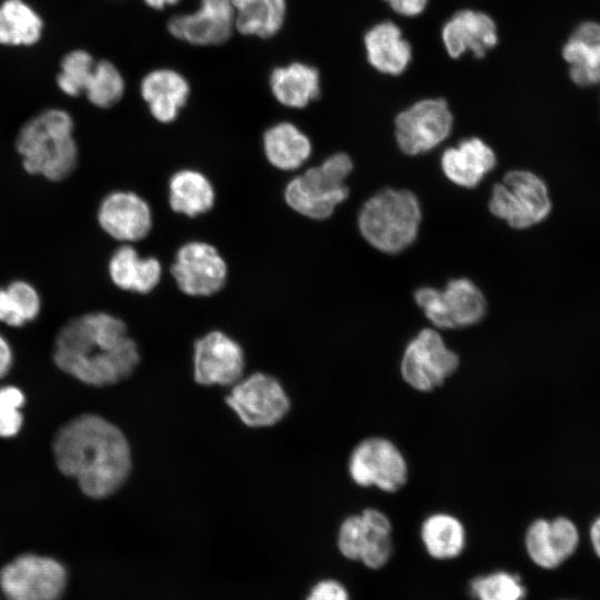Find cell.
<instances>
[{"label": "cell", "instance_id": "6da1fadb", "mask_svg": "<svg viewBox=\"0 0 600 600\" xmlns=\"http://www.w3.org/2000/svg\"><path fill=\"white\" fill-rule=\"evenodd\" d=\"M53 359L62 371L81 382L104 387L129 377L140 354L120 318L91 312L72 318L59 330Z\"/></svg>", "mask_w": 600, "mask_h": 600}, {"label": "cell", "instance_id": "7a4b0ae2", "mask_svg": "<svg viewBox=\"0 0 600 600\" xmlns=\"http://www.w3.org/2000/svg\"><path fill=\"white\" fill-rule=\"evenodd\" d=\"M52 449L59 470L74 478L82 492L94 499L116 492L131 469L126 437L96 414H82L63 424Z\"/></svg>", "mask_w": 600, "mask_h": 600}, {"label": "cell", "instance_id": "3957f363", "mask_svg": "<svg viewBox=\"0 0 600 600\" xmlns=\"http://www.w3.org/2000/svg\"><path fill=\"white\" fill-rule=\"evenodd\" d=\"M73 129L72 117L61 109H48L28 120L16 139L23 170L53 182L68 178L79 160Z\"/></svg>", "mask_w": 600, "mask_h": 600}, {"label": "cell", "instance_id": "277c9868", "mask_svg": "<svg viewBox=\"0 0 600 600\" xmlns=\"http://www.w3.org/2000/svg\"><path fill=\"white\" fill-rule=\"evenodd\" d=\"M421 218V206L414 193L387 188L363 203L358 214V228L371 247L396 254L416 241Z\"/></svg>", "mask_w": 600, "mask_h": 600}, {"label": "cell", "instance_id": "5b68a950", "mask_svg": "<svg viewBox=\"0 0 600 600\" xmlns=\"http://www.w3.org/2000/svg\"><path fill=\"white\" fill-rule=\"evenodd\" d=\"M352 169L349 154L333 153L321 164L292 178L284 188V200L293 211L309 219H327L349 197L346 181Z\"/></svg>", "mask_w": 600, "mask_h": 600}, {"label": "cell", "instance_id": "8992f818", "mask_svg": "<svg viewBox=\"0 0 600 600\" xmlns=\"http://www.w3.org/2000/svg\"><path fill=\"white\" fill-rule=\"evenodd\" d=\"M488 207L494 217L522 230L544 221L551 213L552 201L542 178L530 170L514 169L493 186Z\"/></svg>", "mask_w": 600, "mask_h": 600}, {"label": "cell", "instance_id": "52a82bcc", "mask_svg": "<svg viewBox=\"0 0 600 600\" xmlns=\"http://www.w3.org/2000/svg\"><path fill=\"white\" fill-rule=\"evenodd\" d=\"M459 367V354L431 328L420 330L407 343L400 360L403 381L419 392H431L443 386Z\"/></svg>", "mask_w": 600, "mask_h": 600}, {"label": "cell", "instance_id": "ba28073f", "mask_svg": "<svg viewBox=\"0 0 600 600\" xmlns=\"http://www.w3.org/2000/svg\"><path fill=\"white\" fill-rule=\"evenodd\" d=\"M348 473L356 486L376 487L387 493L400 491L409 480L402 451L380 436L367 437L354 446L348 459Z\"/></svg>", "mask_w": 600, "mask_h": 600}, {"label": "cell", "instance_id": "9c48e42d", "mask_svg": "<svg viewBox=\"0 0 600 600\" xmlns=\"http://www.w3.org/2000/svg\"><path fill=\"white\" fill-rule=\"evenodd\" d=\"M67 582V569L50 557L26 553L0 569L6 600H60Z\"/></svg>", "mask_w": 600, "mask_h": 600}, {"label": "cell", "instance_id": "30bf717a", "mask_svg": "<svg viewBox=\"0 0 600 600\" xmlns=\"http://www.w3.org/2000/svg\"><path fill=\"white\" fill-rule=\"evenodd\" d=\"M452 127L453 116L443 99H423L396 117L394 137L403 153L418 156L441 144Z\"/></svg>", "mask_w": 600, "mask_h": 600}, {"label": "cell", "instance_id": "8fae6325", "mask_svg": "<svg viewBox=\"0 0 600 600\" xmlns=\"http://www.w3.org/2000/svg\"><path fill=\"white\" fill-rule=\"evenodd\" d=\"M171 274L184 294L210 297L224 287L228 264L213 244L192 240L178 249Z\"/></svg>", "mask_w": 600, "mask_h": 600}, {"label": "cell", "instance_id": "7c38bea8", "mask_svg": "<svg viewBox=\"0 0 600 600\" xmlns=\"http://www.w3.org/2000/svg\"><path fill=\"white\" fill-rule=\"evenodd\" d=\"M228 406L248 427H270L290 409V400L278 380L254 373L237 383L226 398Z\"/></svg>", "mask_w": 600, "mask_h": 600}, {"label": "cell", "instance_id": "4fadbf2b", "mask_svg": "<svg viewBox=\"0 0 600 600\" xmlns=\"http://www.w3.org/2000/svg\"><path fill=\"white\" fill-rule=\"evenodd\" d=\"M244 367L241 346L222 331H210L194 343V380L203 386L236 382Z\"/></svg>", "mask_w": 600, "mask_h": 600}, {"label": "cell", "instance_id": "5bb4252c", "mask_svg": "<svg viewBox=\"0 0 600 600\" xmlns=\"http://www.w3.org/2000/svg\"><path fill=\"white\" fill-rule=\"evenodd\" d=\"M580 536L577 526L566 517L532 521L524 533V549L540 569L554 570L577 551Z\"/></svg>", "mask_w": 600, "mask_h": 600}, {"label": "cell", "instance_id": "9a60e30c", "mask_svg": "<svg viewBox=\"0 0 600 600\" xmlns=\"http://www.w3.org/2000/svg\"><path fill=\"white\" fill-rule=\"evenodd\" d=\"M100 228L123 243L144 239L152 229L149 203L133 191L117 190L108 193L97 212Z\"/></svg>", "mask_w": 600, "mask_h": 600}, {"label": "cell", "instance_id": "2e32d148", "mask_svg": "<svg viewBox=\"0 0 600 600\" xmlns=\"http://www.w3.org/2000/svg\"><path fill=\"white\" fill-rule=\"evenodd\" d=\"M234 29V10L231 6L200 7L189 13L170 19L168 30L174 38L194 46H216L226 42Z\"/></svg>", "mask_w": 600, "mask_h": 600}, {"label": "cell", "instance_id": "e0dca14e", "mask_svg": "<svg viewBox=\"0 0 600 600\" xmlns=\"http://www.w3.org/2000/svg\"><path fill=\"white\" fill-rule=\"evenodd\" d=\"M442 41L447 52L458 58L468 50L474 57L482 58L498 42L497 27L488 14L461 10L442 28Z\"/></svg>", "mask_w": 600, "mask_h": 600}, {"label": "cell", "instance_id": "ac0fdd59", "mask_svg": "<svg viewBox=\"0 0 600 600\" xmlns=\"http://www.w3.org/2000/svg\"><path fill=\"white\" fill-rule=\"evenodd\" d=\"M443 174L458 187L476 188L497 166L492 148L477 137L446 149L440 158Z\"/></svg>", "mask_w": 600, "mask_h": 600}, {"label": "cell", "instance_id": "d6986e66", "mask_svg": "<svg viewBox=\"0 0 600 600\" xmlns=\"http://www.w3.org/2000/svg\"><path fill=\"white\" fill-rule=\"evenodd\" d=\"M140 93L150 114L158 122L171 123L186 106L190 86L180 72L160 68L148 72L142 78Z\"/></svg>", "mask_w": 600, "mask_h": 600}, {"label": "cell", "instance_id": "ffe728a7", "mask_svg": "<svg viewBox=\"0 0 600 600\" xmlns=\"http://www.w3.org/2000/svg\"><path fill=\"white\" fill-rule=\"evenodd\" d=\"M562 58L570 64L569 77L579 87L600 83V23L579 24L562 48Z\"/></svg>", "mask_w": 600, "mask_h": 600}, {"label": "cell", "instance_id": "44dd1931", "mask_svg": "<svg viewBox=\"0 0 600 600\" xmlns=\"http://www.w3.org/2000/svg\"><path fill=\"white\" fill-rule=\"evenodd\" d=\"M108 273L121 290L149 293L160 282L162 266L154 257H141L130 243H123L110 257Z\"/></svg>", "mask_w": 600, "mask_h": 600}, {"label": "cell", "instance_id": "7402d4cb", "mask_svg": "<svg viewBox=\"0 0 600 600\" xmlns=\"http://www.w3.org/2000/svg\"><path fill=\"white\" fill-rule=\"evenodd\" d=\"M269 87L280 104L302 109L320 96V74L307 63L291 62L271 71Z\"/></svg>", "mask_w": 600, "mask_h": 600}, {"label": "cell", "instance_id": "603a6c76", "mask_svg": "<svg viewBox=\"0 0 600 600\" xmlns=\"http://www.w3.org/2000/svg\"><path fill=\"white\" fill-rule=\"evenodd\" d=\"M369 63L379 72L398 76L411 61V46L400 29L386 21L373 26L364 36Z\"/></svg>", "mask_w": 600, "mask_h": 600}, {"label": "cell", "instance_id": "cb8c5ba5", "mask_svg": "<svg viewBox=\"0 0 600 600\" xmlns=\"http://www.w3.org/2000/svg\"><path fill=\"white\" fill-rule=\"evenodd\" d=\"M262 148L268 162L283 171L299 169L312 153L310 138L287 121L278 122L264 131Z\"/></svg>", "mask_w": 600, "mask_h": 600}, {"label": "cell", "instance_id": "d4e9b609", "mask_svg": "<svg viewBox=\"0 0 600 600\" xmlns=\"http://www.w3.org/2000/svg\"><path fill=\"white\" fill-rule=\"evenodd\" d=\"M169 204L189 218L209 212L216 202V191L210 179L196 169H181L169 179Z\"/></svg>", "mask_w": 600, "mask_h": 600}, {"label": "cell", "instance_id": "484cf974", "mask_svg": "<svg viewBox=\"0 0 600 600\" xmlns=\"http://www.w3.org/2000/svg\"><path fill=\"white\" fill-rule=\"evenodd\" d=\"M420 540L434 560H453L462 554L467 531L462 521L448 512L429 514L420 526Z\"/></svg>", "mask_w": 600, "mask_h": 600}, {"label": "cell", "instance_id": "4316f807", "mask_svg": "<svg viewBox=\"0 0 600 600\" xmlns=\"http://www.w3.org/2000/svg\"><path fill=\"white\" fill-rule=\"evenodd\" d=\"M441 292L453 329L472 327L484 318L488 309L486 297L470 279H451Z\"/></svg>", "mask_w": 600, "mask_h": 600}, {"label": "cell", "instance_id": "83f0119b", "mask_svg": "<svg viewBox=\"0 0 600 600\" xmlns=\"http://www.w3.org/2000/svg\"><path fill=\"white\" fill-rule=\"evenodd\" d=\"M286 11V0H254L234 12V29L243 36L273 37L284 23Z\"/></svg>", "mask_w": 600, "mask_h": 600}, {"label": "cell", "instance_id": "f1b7e54d", "mask_svg": "<svg viewBox=\"0 0 600 600\" xmlns=\"http://www.w3.org/2000/svg\"><path fill=\"white\" fill-rule=\"evenodd\" d=\"M41 29V19L22 0H6L0 6V43L32 44Z\"/></svg>", "mask_w": 600, "mask_h": 600}, {"label": "cell", "instance_id": "f546056e", "mask_svg": "<svg viewBox=\"0 0 600 600\" xmlns=\"http://www.w3.org/2000/svg\"><path fill=\"white\" fill-rule=\"evenodd\" d=\"M41 309V299L34 286L26 280H14L0 288V321L21 327L34 320Z\"/></svg>", "mask_w": 600, "mask_h": 600}, {"label": "cell", "instance_id": "4dcf8cb0", "mask_svg": "<svg viewBox=\"0 0 600 600\" xmlns=\"http://www.w3.org/2000/svg\"><path fill=\"white\" fill-rule=\"evenodd\" d=\"M468 590L473 600H524L527 597L521 577L501 569L473 577Z\"/></svg>", "mask_w": 600, "mask_h": 600}, {"label": "cell", "instance_id": "1f68e13d", "mask_svg": "<svg viewBox=\"0 0 600 600\" xmlns=\"http://www.w3.org/2000/svg\"><path fill=\"white\" fill-rule=\"evenodd\" d=\"M124 93V79L117 67L107 60L97 62L89 77L84 94L96 107L110 108Z\"/></svg>", "mask_w": 600, "mask_h": 600}, {"label": "cell", "instance_id": "d6a6232c", "mask_svg": "<svg viewBox=\"0 0 600 600\" xmlns=\"http://www.w3.org/2000/svg\"><path fill=\"white\" fill-rule=\"evenodd\" d=\"M94 64L92 57L86 51L69 52L61 62V72L57 78L61 91L71 97L84 93Z\"/></svg>", "mask_w": 600, "mask_h": 600}, {"label": "cell", "instance_id": "836d02e7", "mask_svg": "<svg viewBox=\"0 0 600 600\" xmlns=\"http://www.w3.org/2000/svg\"><path fill=\"white\" fill-rule=\"evenodd\" d=\"M369 528L360 513L350 514L340 523L337 534V547L340 554L350 561H359Z\"/></svg>", "mask_w": 600, "mask_h": 600}, {"label": "cell", "instance_id": "e575fe53", "mask_svg": "<svg viewBox=\"0 0 600 600\" xmlns=\"http://www.w3.org/2000/svg\"><path fill=\"white\" fill-rule=\"evenodd\" d=\"M24 402V396L16 387L0 388V437L17 434L22 424L20 408Z\"/></svg>", "mask_w": 600, "mask_h": 600}, {"label": "cell", "instance_id": "d590c367", "mask_svg": "<svg viewBox=\"0 0 600 600\" xmlns=\"http://www.w3.org/2000/svg\"><path fill=\"white\" fill-rule=\"evenodd\" d=\"M413 297L418 307L423 311L426 318L434 328L453 330L440 289L433 287H420L414 291Z\"/></svg>", "mask_w": 600, "mask_h": 600}, {"label": "cell", "instance_id": "8d00e7d4", "mask_svg": "<svg viewBox=\"0 0 600 600\" xmlns=\"http://www.w3.org/2000/svg\"><path fill=\"white\" fill-rule=\"evenodd\" d=\"M391 534L369 529V536L361 552L359 562L372 570L382 569L392 556Z\"/></svg>", "mask_w": 600, "mask_h": 600}, {"label": "cell", "instance_id": "74e56055", "mask_svg": "<svg viewBox=\"0 0 600 600\" xmlns=\"http://www.w3.org/2000/svg\"><path fill=\"white\" fill-rule=\"evenodd\" d=\"M304 600H350V593L340 580L324 578L312 584Z\"/></svg>", "mask_w": 600, "mask_h": 600}, {"label": "cell", "instance_id": "f35d334b", "mask_svg": "<svg viewBox=\"0 0 600 600\" xmlns=\"http://www.w3.org/2000/svg\"><path fill=\"white\" fill-rule=\"evenodd\" d=\"M360 514L370 530L388 534L392 533L391 520L379 509L366 508Z\"/></svg>", "mask_w": 600, "mask_h": 600}, {"label": "cell", "instance_id": "ab89813d", "mask_svg": "<svg viewBox=\"0 0 600 600\" xmlns=\"http://www.w3.org/2000/svg\"><path fill=\"white\" fill-rule=\"evenodd\" d=\"M399 14L416 17L427 7L428 0H384Z\"/></svg>", "mask_w": 600, "mask_h": 600}, {"label": "cell", "instance_id": "60d3db41", "mask_svg": "<svg viewBox=\"0 0 600 600\" xmlns=\"http://www.w3.org/2000/svg\"><path fill=\"white\" fill-rule=\"evenodd\" d=\"M11 349L6 339L0 336V378H2L11 366Z\"/></svg>", "mask_w": 600, "mask_h": 600}, {"label": "cell", "instance_id": "b9f144b4", "mask_svg": "<svg viewBox=\"0 0 600 600\" xmlns=\"http://www.w3.org/2000/svg\"><path fill=\"white\" fill-rule=\"evenodd\" d=\"M589 537L593 552L600 559V517L591 523Z\"/></svg>", "mask_w": 600, "mask_h": 600}, {"label": "cell", "instance_id": "7bdbcfd3", "mask_svg": "<svg viewBox=\"0 0 600 600\" xmlns=\"http://www.w3.org/2000/svg\"><path fill=\"white\" fill-rule=\"evenodd\" d=\"M143 1L148 7L152 9L162 10L167 6H173L178 3L180 0H143Z\"/></svg>", "mask_w": 600, "mask_h": 600}, {"label": "cell", "instance_id": "ee69618b", "mask_svg": "<svg viewBox=\"0 0 600 600\" xmlns=\"http://www.w3.org/2000/svg\"><path fill=\"white\" fill-rule=\"evenodd\" d=\"M231 1V6L236 11L238 10H241L246 7H248L249 4H251L254 0H230Z\"/></svg>", "mask_w": 600, "mask_h": 600}, {"label": "cell", "instance_id": "f6af8a7d", "mask_svg": "<svg viewBox=\"0 0 600 600\" xmlns=\"http://www.w3.org/2000/svg\"><path fill=\"white\" fill-rule=\"evenodd\" d=\"M200 3L211 4V6H231L230 0H200Z\"/></svg>", "mask_w": 600, "mask_h": 600}]
</instances>
